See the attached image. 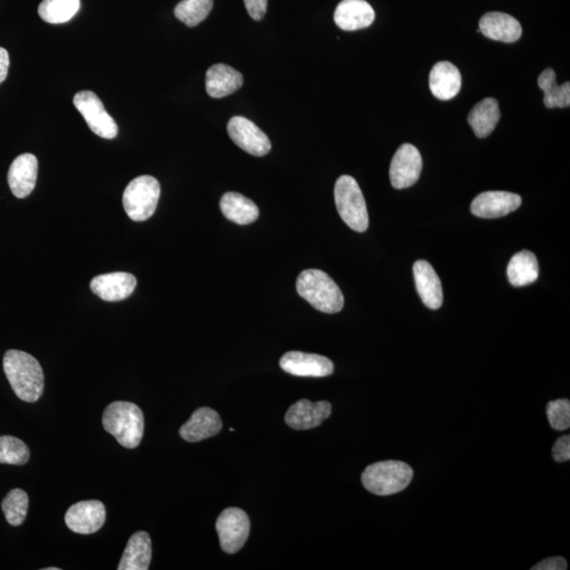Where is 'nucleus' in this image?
Here are the masks:
<instances>
[{
  "label": "nucleus",
  "instance_id": "obj_1",
  "mask_svg": "<svg viewBox=\"0 0 570 570\" xmlns=\"http://www.w3.org/2000/svg\"><path fill=\"white\" fill-rule=\"evenodd\" d=\"M4 370L20 400L38 402L44 392V372L38 360L26 352L10 350L4 357Z\"/></svg>",
  "mask_w": 570,
  "mask_h": 570
},
{
  "label": "nucleus",
  "instance_id": "obj_2",
  "mask_svg": "<svg viewBox=\"0 0 570 570\" xmlns=\"http://www.w3.org/2000/svg\"><path fill=\"white\" fill-rule=\"evenodd\" d=\"M103 426L125 448L134 449L144 435V414L137 404L114 402L104 411Z\"/></svg>",
  "mask_w": 570,
  "mask_h": 570
},
{
  "label": "nucleus",
  "instance_id": "obj_3",
  "mask_svg": "<svg viewBox=\"0 0 570 570\" xmlns=\"http://www.w3.org/2000/svg\"><path fill=\"white\" fill-rule=\"evenodd\" d=\"M296 289L300 297L328 314L340 312L345 304L339 286L321 269H305L297 278Z\"/></svg>",
  "mask_w": 570,
  "mask_h": 570
},
{
  "label": "nucleus",
  "instance_id": "obj_4",
  "mask_svg": "<svg viewBox=\"0 0 570 570\" xmlns=\"http://www.w3.org/2000/svg\"><path fill=\"white\" fill-rule=\"evenodd\" d=\"M412 477L413 470L406 463L385 461L367 466L361 482L367 492L385 496L403 492Z\"/></svg>",
  "mask_w": 570,
  "mask_h": 570
},
{
  "label": "nucleus",
  "instance_id": "obj_5",
  "mask_svg": "<svg viewBox=\"0 0 570 570\" xmlns=\"http://www.w3.org/2000/svg\"><path fill=\"white\" fill-rule=\"evenodd\" d=\"M337 211L348 228L364 232L369 226V213L363 193L351 176H341L335 184Z\"/></svg>",
  "mask_w": 570,
  "mask_h": 570
},
{
  "label": "nucleus",
  "instance_id": "obj_6",
  "mask_svg": "<svg viewBox=\"0 0 570 570\" xmlns=\"http://www.w3.org/2000/svg\"><path fill=\"white\" fill-rule=\"evenodd\" d=\"M160 183L151 176H140L132 180L122 195V205L133 221L149 219L157 210L160 199Z\"/></svg>",
  "mask_w": 570,
  "mask_h": 570
},
{
  "label": "nucleus",
  "instance_id": "obj_7",
  "mask_svg": "<svg viewBox=\"0 0 570 570\" xmlns=\"http://www.w3.org/2000/svg\"><path fill=\"white\" fill-rule=\"evenodd\" d=\"M73 104L83 115L91 131L103 139L112 140L118 136L119 128L115 121L108 114L100 97L95 92L79 91Z\"/></svg>",
  "mask_w": 570,
  "mask_h": 570
},
{
  "label": "nucleus",
  "instance_id": "obj_8",
  "mask_svg": "<svg viewBox=\"0 0 570 570\" xmlns=\"http://www.w3.org/2000/svg\"><path fill=\"white\" fill-rule=\"evenodd\" d=\"M216 529L220 538L221 548L226 554H236L247 543L250 522L247 512L239 508H228L220 514Z\"/></svg>",
  "mask_w": 570,
  "mask_h": 570
},
{
  "label": "nucleus",
  "instance_id": "obj_9",
  "mask_svg": "<svg viewBox=\"0 0 570 570\" xmlns=\"http://www.w3.org/2000/svg\"><path fill=\"white\" fill-rule=\"evenodd\" d=\"M229 136L237 146L251 156L265 157L272 149L271 140L255 122L234 116L228 124Z\"/></svg>",
  "mask_w": 570,
  "mask_h": 570
},
{
  "label": "nucleus",
  "instance_id": "obj_10",
  "mask_svg": "<svg viewBox=\"0 0 570 570\" xmlns=\"http://www.w3.org/2000/svg\"><path fill=\"white\" fill-rule=\"evenodd\" d=\"M422 169L421 152L415 146L403 144L397 149L390 167V180L396 189L408 188L419 181Z\"/></svg>",
  "mask_w": 570,
  "mask_h": 570
},
{
  "label": "nucleus",
  "instance_id": "obj_11",
  "mask_svg": "<svg viewBox=\"0 0 570 570\" xmlns=\"http://www.w3.org/2000/svg\"><path fill=\"white\" fill-rule=\"evenodd\" d=\"M105 520V505L96 500L77 502L69 508L65 516V522L68 529L81 535H91L99 531Z\"/></svg>",
  "mask_w": 570,
  "mask_h": 570
},
{
  "label": "nucleus",
  "instance_id": "obj_12",
  "mask_svg": "<svg viewBox=\"0 0 570 570\" xmlns=\"http://www.w3.org/2000/svg\"><path fill=\"white\" fill-rule=\"evenodd\" d=\"M281 369L300 377H327L332 375L334 365L321 355L298 351L287 352L280 359Z\"/></svg>",
  "mask_w": 570,
  "mask_h": 570
},
{
  "label": "nucleus",
  "instance_id": "obj_13",
  "mask_svg": "<svg viewBox=\"0 0 570 570\" xmlns=\"http://www.w3.org/2000/svg\"><path fill=\"white\" fill-rule=\"evenodd\" d=\"M522 204V198L508 192H485L472 201L471 213L484 219H496L516 212Z\"/></svg>",
  "mask_w": 570,
  "mask_h": 570
},
{
  "label": "nucleus",
  "instance_id": "obj_14",
  "mask_svg": "<svg viewBox=\"0 0 570 570\" xmlns=\"http://www.w3.org/2000/svg\"><path fill=\"white\" fill-rule=\"evenodd\" d=\"M332 413V406L326 401L312 403L308 400L292 404L285 414V422L295 430H309L321 426Z\"/></svg>",
  "mask_w": 570,
  "mask_h": 570
},
{
  "label": "nucleus",
  "instance_id": "obj_15",
  "mask_svg": "<svg viewBox=\"0 0 570 570\" xmlns=\"http://www.w3.org/2000/svg\"><path fill=\"white\" fill-rule=\"evenodd\" d=\"M91 290L105 302H121L131 295L137 286V279L128 273H110L92 279Z\"/></svg>",
  "mask_w": 570,
  "mask_h": 570
},
{
  "label": "nucleus",
  "instance_id": "obj_16",
  "mask_svg": "<svg viewBox=\"0 0 570 570\" xmlns=\"http://www.w3.org/2000/svg\"><path fill=\"white\" fill-rule=\"evenodd\" d=\"M38 158L31 153H23L11 164L8 183L16 198L23 199L33 192L38 180Z\"/></svg>",
  "mask_w": 570,
  "mask_h": 570
},
{
  "label": "nucleus",
  "instance_id": "obj_17",
  "mask_svg": "<svg viewBox=\"0 0 570 570\" xmlns=\"http://www.w3.org/2000/svg\"><path fill=\"white\" fill-rule=\"evenodd\" d=\"M222 429V421L216 411L204 407L195 411L180 429V435L189 443H197L217 435Z\"/></svg>",
  "mask_w": 570,
  "mask_h": 570
},
{
  "label": "nucleus",
  "instance_id": "obj_18",
  "mask_svg": "<svg viewBox=\"0 0 570 570\" xmlns=\"http://www.w3.org/2000/svg\"><path fill=\"white\" fill-rule=\"evenodd\" d=\"M375 12L366 0H342L337 5L334 21L341 30L357 31L370 27Z\"/></svg>",
  "mask_w": 570,
  "mask_h": 570
},
{
  "label": "nucleus",
  "instance_id": "obj_19",
  "mask_svg": "<svg viewBox=\"0 0 570 570\" xmlns=\"http://www.w3.org/2000/svg\"><path fill=\"white\" fill-rule=\"evenodd\" d=\"M416 290L427 308L438 310L443 304V289L437 272L430 263L419 260L413 266Z\"/></svg>",
  "mask_w": 570,
  "mask_h": 570
},
{
  "label": "nucleus",
  "instance_id": "obj_20",
  "mask_svg": "<svg viewBox=\"0 0 570 570\" xmlns=\"http://www.w3.org/2000/svg\"><path fill=\"white\" fill-rule=\"evenodd\" d=\"M480 31L486 38L502 42H516L523 29L519 21L502 12H488L481 18Z\"/></svg>",
  "mask_w": 570,
  "mask_h": 570
},
{
  "label": "nucleus",
  "instance_id": "obj_21",
  "mask_svg": "<svg viewBox=\"0 0 570 570\" xmlns=\"http://www.w3.org/2000/svg\"><path fill=\"white\" fill-rule=\"evenodd\" d=\"M429 84L435 97L449 101L458 95L462 87L461 72L450 61L435 64L429 77Z\"/></svg>",
  "mask_w": 570,
  "mask_h": 570
},
{
  "label": "nucleus",
  "instance_id": "obj_22",
  "mask_svg": "<svg viewBox=\"0 0 570 570\" xmlns=\"http://www.w3.org/2000/svg\"><path fill=\"white\" fill-rule=\"evenodd\" d=\"M243 76L231 66L216 64L206 72V92L213 99L235 94L243 86Z\"/></svg>",
  "mask_w": 570,
  "mask_h": 570
},
{
  "label": "nucleus",
  "instance_id": "obj_23",
  "mask_svg": "<svg viewBox=\"0 0 570 570\" xmlns=\"http://www.w3.org/2000/svg\"><path fill=\"white\" fill-rule=\"evenodd\" d=\"M152 556L151 540L149 533L138 531L134 533L126 545L119 564V570L149 569Z\"/></svg>",
  "mask_w": 570,
  "mask_h": 570
},
{
  "label": "nucleus",
  "instance_id": "obj_24",
  "mask_svg": "<svg viewBox=\"0 0 570 570\" xmlns=\"http://www.w3.org/2000/svg\"><path fill=\"white\" fill-rule=\"evenodd\" d=\"M220 208L226 219L239 225L253 223L259 217L258 206L238 193H226L220 201Z\"/></svg>",
  "mask_w": 570,
  "mask_h": 570
},
{
  "label": "nucleus",
  "instance_id": "obj_25",
  "mask_svg": "<svg viewBox=\"0 0 570 570\" xmlns=\"http://www.w3.org/2000/svg\"><path fill=\"white\" fill-rule=\"evenodd\" d=\"M501 119L499 103L493 97L477 103L468 115V122L480 139L487 138L495 130Z\"/></svg>",
  "mask_w": 570,
  "mask_h": 570
},
{
  "label": "nucleus",
  "instance_id": "obj_26",
  "mask_svg": "<svg viewBox=\"0 0 570 570\" xmlns=\"http://www.w3.org/2000/svg\"><path fill=\"white\" fill-rule=\"evenodd\" d=\"M538 259L529 250H522L514 255L508 265L507 276L511 285L516 287L533 284L538 278Z\"/></svg>",
  "mask_w": 570,
  "mask_h": 570
},
{
  "label": "nucleus",
  "instance_id": "obj_27",
  "mask_svg": "<svg viewBox=\"0 0 570 570\" xmlns=\"http://www.w3.org/2000/svg\"><path fill=\"white\" fill-rule=\"evenodd\" d=\"M538 85L544 91L545 106L549 109L569 107L570 83L557 85L554 69H545L538 78Z\"/></svg>",
  "mask_w": 570,
  "mask_h": 570
},
{
  "label": "nucleus",
  "instance_id": "obj_28",
  "mask_svg": "<svg viewBox=\"0 0 570 570\" xmlns=\"http://www.w3.org/2000/svg\"><path fill=\"white\" fill-rule=\"evenodd\" d=\"M81 8V0H42L39 14L48 23L59 24L69 22Z\"/></svg>",
  "mask_w": 570,
  "mask_h": 570
},
{
  "label": "nucleus",
  "instance_id": "obj_29",
  "mask_svg": "<svg viewBox=\"0 0 570 570\" xmlns=\"http://www.w3.org/2000/svg\"><path fill=\"white\" fill-rule=\"evenodd\" d=\"M213 7V0H182L176 5L175 15L188 27L198 26L206 20Z\"/></svg>",
  "mask_w": 570,
  "mask_h": 570
},
{
  "label": "nucleus",
  "instance_id": "obj_30",
  "mask_svg": "<svg viewBox=\"0 0 570 570\" xmlns=\"http://www.w3.org/2000/svg\"><path fill=\"white\" fill-rule=\"evenodd\" d=\"M5 520L12 526H20L27 517L28 494L22 489H14L5 496L2 504Z\"/></svg>",
  "mask_w": 570,
  "mask_h": 570
},
{
  "label": "nucleus",
  "instance_id": "obj_31",
  "mask_svg": "<svg viewBox=\"0 0 570 570\" xmlns=\"http://www.w3.org/2000/svg\"><path fill=\"white\" fill-rule=\"evenodd\" d=\"M30 458L28 446L20 439L8 437L0 438V463L8 465H24Z\"/></svg>",
  "mask_w": 570,
  "mask_h": 570
},
{
  "label": "nucleus",
  "instance_id": "obj_32",
  "mask_svg": "<svg viewBox=\"0 0 570 570\" xmlns=\"http://www.w3.org/2000/svg\"><path fill=\"white\" fill-rule=\"evenodd\" d=\"M547 418L551 428L556 431L567 430L570 426V402L556 400L547 404Z\"/></svg>",
  "mask_w": 570,
  "mask_h": 570
},
{
  "label": "nucleus",
  "instance_id": "obj_33",
  "mask_svg": "<svg viewBox=\"0 0 570 570\" xmlns=\"http://www.w3.org/2000/svg\"><path fill=\"white\" fill-rule=\"evenodd\" d=\"M553 457L557 463L567 462L570 459V437H564L557 439L554 445Z\"/></svg>",
  "mask_w": 570,
  "mask_h": 570
},
{
  "label": "nucleus",
  "instance_id": "obj_34",
  "mask_svg": "<svg viewBox=\"0 0 570 570\" xmlns=\"http://www.w3.org/2000/svg\"><path fill=\"white\" fill-rule=\"evenodd\" d=\"M249 15L256 22L262 21L267 10V0H244Z\"/></svg>",
  "mask_w": 570,
  "mask_h": 570
},
{
  "label": "nucleus",
  "instance_id": "obj_35",
  "mask_svg": "<svg viewBox=\"0 0 570 570\" xmlns=\"http://www.w3.org/2000/svg\"><path fill=\"white\" fill-rule=\"evenodd\" d=\"M533 570H565L567 569V562L562 556L548 557L540 563H538L536 566L532 567Z\"/></svg>",
  "mask_w": 570,
  "mask_h": 570
},
{
  "label": "nucleus",
  "instance_id": "obj_36",
  "mask_svg": "<svg viewBox=\"0 0 570 570\" xmlns=\"http://www.w3.org/2000/svg\"><path fill=\"white\" fill-rule=\"evenodd\" d=\"M10 66L9 53L5 49L0 47V84L8 77Z\"/></svg>",
  "mask_w": 570,
  "mask_h": 570
},
{
  "label": "nucleus",
  "instance_id": "obj_37",
  "mask_svg": "<svg viewBox=\"0 0 570 570\" xmlns=\"http://www.w3.org/2000/svg\"><path fill=\"white\" fill-rule=\"evenodd\" d=\"M59 568H57V567H48V568H45V570H59Z\"/></svg>",
  "mask_w": 570,
  "mask_h": 570
}]
</instances>
